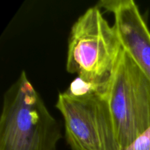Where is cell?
<instances>
[{
	"instance_id": "obj_1",
	"label": "cell",
	"mask_w": 150,
	"mask_h": 150,
	"mask_svg": "<svg viewBox=\"0 0 150 150\" xmlns=\"http://www.w3.org/2000/svg\"><path fill=\"white\" fill-rule=\"evenodd\" d=\"M59 123L22 71L6 91L0 118V150H57Z\"/></svg>"
},
{
	"instance_id": "obj_2",
	"label": "cell",
	"mask_w": 150,
	"mask_h": 150,
	"mask_svg": "<svg viewBox=\"0 0 150 150\" xmlns=\"http://www.w3.org/2000/svg\"><path fill=\"white\" fill-rule=\"evenodd\" d=\"M122 51L114 25L109 24L98 5L93 6L72 26L66 69L106 93Z\"/></svg>"
},
{
	"instance_id": "obj_3",
	"label": "cell",
	"mask_w": 150,
	"mask_h": 150,
	"mask_svg": "<svg viewBox=\"0 0 150 150\" xmlns=\"http://www.w3.org/2000/svg\"><path fill=\"white\" fill-rule=\"evenodd\" d=\"M56 107L72 150H121L105 93L77 78L59 94Z\"/></svg>"
},
{
	"instance_id": "obj_4",
	"label": "cell",
	"mask_w": 150,
	"mask_h": 150,
	"mask_svg": "<svg viewBox=\"0 0 150 150\" xmlns=\"http://www.w3.org/2000/svg\"><path fill=\"white\" fill-rule=\"evenodd\" d=\"M106 95L122 150L150 128V79L123 49Z\"/></svg>"
},
{
	"instance_id": "obj_5",
	"label": "cell",
	"mask_w": 150,
	"mask_h": 150,
	"mask_svg": "<svg viewBox=\"0 0 150 150\" xmlns=\"http://www.w3.org/2000/svg\"><path fill=\"white\" fill-rule=\"evenodd\" d=\"M114 16L122 49L150 79V30L133 0H101L97 4Z\"/></svg>"
},
{
	"instance_id": "obj_6",
	"label": "cell",
	"mask_w": 150,
	"mask_h": 150,
	"mask_svg": "<svg viewBox=\"0 0 150 150\" xmlns=\"http://www.w3.org/2000/svg\"><path fill=\"white\" fill-rule=\"evenodd\" d=\"M122 150H150V128Z\"/></svg>"
}]
</instances>
